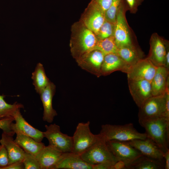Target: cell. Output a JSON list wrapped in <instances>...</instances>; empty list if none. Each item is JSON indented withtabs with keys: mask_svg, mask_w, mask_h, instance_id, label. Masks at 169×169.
<instances>
[{
	"mask_svg": "<svg viewBox=\"0 0 169 169\" xmlns=\"http://www.w3.org/2000/svg\"><path fill=\"white\" fill-rule=\"evenodd\" d=\"M139 108L138 121L148 120L163 117L169 119V94L152 96Z\"/></svg>",
	"mask_w": 169,
	"mask_h": 169,
	"instance_id": "obj_1",
	"label": "cell"
},
{
	"mask_svg": "<svg viewBox=\"0 0 169 169\" xmlns=\"http://www.w3.org/2000/svg\"><path fill=\"white\" fill-rule=\"evenodd\" d=\"M139 122L145 129L147 137L153 141L165 152L169 150V121L165 117Z\"/></svg>",
	"mask_w": 169,
	"mask_h": 169,
	"instance_id": "obj_2",
	"label": "cell"
},
{
	"mask_svg": "<svg viewBox=\"0 0 169 169\" xmlns=\"http://www.w3.org/2000/svg\"><path fill=\"white\" fill-rule=\"evenodd\" d=\"M100 134L106 141H128L137 139H144L147 137L145 132H138L132 123L124 125H103Z\"/></svg>",
	"mask_w": 169,
	"mask_h": 169,
	"instance_id": "obj_3",
	"label": "cell"
},
{
	"mask_svg": "<svg viewBox=\"0 0 169 169\" xmlns=\"http://www.w3.org/2000/svg\"><path fill=\"white\" fill-rule=\"evenodd\" d=\"M80 155L84 161L92 166L103 163L114 165L117 162L106 141L100 133L96 141Z\"/></svg>",
	"mask_w": 169,
	"mask_h": 169,
	"instance_id": "obj_4",
	"label": "cell"
},
{
	"mask_svg": "<svg viewBox=\"0 0 169 169\" xmlns=\"http://www.w3.org/2000/svg\"><path fill=\"white\" fill-rule=\"evenodd\" d=\"M127 10L125 2L118 12L115 24L114 36L117 48L137 45L133 39L132 33L126 19L125 13Z\"/></svg>",
	"mask_w": 169,
	"mask_h": 169,
	"instance_id": "obj_5",
	"label": "cell"
},
{
	"mask_svg": "<svg viewBox=\"0 0 169 169\" xmlns=\"http://www.w3.org/2000/svg\"><path fill=\"white\" fill-rule=\"evenodd\" d=\"M90 122L79 123L72 137V152L80 155L88 149L96 141L98 134H94L90 128Z\"/></svg>",
	"mask_w": 169,
	"mask_h": 169,
	"instance_id": "obj_6",
	"label": "cell"
},
{
	"mask_svg": "<svg viewBox=\"0 0 169 169\" xmlns=\"http://www.w3.org/2000/svg\"><path fill=\"white\" fill-rule=\"evenodd\" d=\"M46 131L43 132L44 137L49 142V145L63 153L72 152V137L62 133L60 127L56 124L45 125Z\"/></svg>",
	"mask_w": 169,
	"mask_h": 169,
	"instance_id": "obj_7",
	"label": "cell"
},
{
	"mask_svg": "<svg viewBox=\"0 0 169 169\" xmlns=\"http://www.w3.org/2000/svg\"><path fill=\"white\" fill-rule=\"evenodd\" d=\"M107 144L117 161L123 163L125 166L142 155L127 141L115 140L106 141Z\"/></svg>",
	"mask_w": 169,
	"mask_h": 169,
	"instance_id": "obj_8",
	"label": "cell"
},
{
	"mask_svg": "<svg viewBox=\"0 0 169 169\" xmlns=\"http://www.w3.org/2000/svg\"><path fill=\"white\" fill-rule=\"evenodd\" d=\"M78 36L71 47L72 54L76 60L94 49L98 41L95 34L85 27L81 30Z\"/></svg>",
	"mask_w": 169,
	"mask_h": 169,
	"instance_id": "obj_9",
	"label": "cell"
},
{
	"mask_svg": "<svg viewBox=\"0 0 169 169\" xmlns=\"http://www.w3.org/2000/svg\"><path fill=\"white\" fill-rule=\"evenodd\" d=\"M167 41L156 33L151 36L150 50L146 58L157 67L164 66Z\"/></svg>",
	"mask_w": 169,
	"mask_h": 169,
	"instance_id": "obj_10",
	"label": "cell"
},
{
	"mask_svg": "<svg viewBox=\"0 0 169 169\" xmlns=\"http://www.w3.org/2000/svg\"><path fill=\"white\" fill-rule=\"evenodd\" d=\"M127 79L130 93L139 108L146 100L152 96L151 82L146 80Z\"/></svg>",
	"mask_w": 169,
	"mask_h": 169,
	"instance_id": "obj_11",
	"label": "cell"
},
{
	"mask_svg": "<svg viewBox=\"0 0 169 169\" xmlns=\"http://www.w3.org/2000/svg\"><path fill=\"white\" fill-rule=\"evenodd\" d=\"M105 13L98 5L92 1L85 12L83 18L85 27L93 32L96 36L105 21Z\"/></svg>",
	"mask_w": 169,
	"mask_h": 169,
	"instance_id": "obj_12",
	"label": "cell"
},
{
	"mask_svg": "<svg viewBox=\"0 0 169 169\" xmlns=\"http://www.w3.org/2000/svg\"><path fill=\"white\" fill-rule=\"evenodd\" d=\"M157 67L146 58L142 59L131 66L127 73V79L151 81Z\"/></svg>",
	"mask_w": 169,
	"mask_h": 169,
	"instance_id": "obj_13",
	"label": "cell"
},
{
	"mask_svg": "<svg viewBox=\"0 0 169 169\" xmlns=\"http://www.w3.org/2000/svg\"><path fill=\"white\" fill-rule=\"evenodd\" d=\"M105 56L99 50L95 49L76 60L82 69L99 77L101 75V67Z\"/></svg>",
	"mask_w": 169,
	"mask_h": 169,
	"instance_id": "obj_14",
	"label": "cell"
},
{
	"mask_svg": "<svg viewBox=\"0 0 169 169\" xmlns=\"http://www.w3.org/2000/svg\"><path fill=\"white\" fill-rule=\"evenodd\" d=\"M127 142L143 156L155 159L164 160L165 152L157 144L148 138L144 139H135Z\"/></svg>",
	"mask_w": 169,
	"mask_h": 169,
	"instance_id": "obj_15",
	"label": "cell"
},
{
	"mask_svg": "<svg viewBox=\"0 0 169 169\" xmlns=\"http://www.w3.org/2000/svg\"><path fill=\"white\" fill-rule=\"evenodd\" d=\"M55 84L50 81L39 94L44 108L43 119L49 123H52L54 117L57 115L56 111L52 106L53 98L55 93Z\"/></svg>",
	"mask_w": 169,
	"mask_h": 169,
	"instance_id": "obj_16",
	"label": "cell"
},
{
	"mask_svg": "<svg viewBox=\"0 0 169 169\" xmlns=\"http://www.w3.org/2000/svg\"><path fill=\"white\" fill-rule=\"evenodd\" d=\"M92 169V166L87 163L80 155L72 152L63 153L54 169Z\"/></svg>",
	"mask_w": 169,
	"mask_h": 169,
	"instance_id": "obj_17",
	"label": "cell"
},
{
	"mask_svg": "<svg viewBox=\"0 0 169 169\" xmlns=\"http://www.w3.org/2000/svg\"><path fill=\"white\" fill-rule=\"evenodd\" d=\"M15 133L3 132L0 140L1 144L3 145L7 150L8 159V164L20 161H23L25 153L24 150L13 139Z\"/></svg>",
	"mask_w": 169,
	"mask_h": 169,
	"instance_id": "obj_18",
	"label": "cell"
},
{
	"mask_svg": "<svg viewBox=\"0 0 169 169\" xmlns=\"http://www.w3.org/2000/svg\"><path fill=\"white\" fill-rule=\"evenodd\" d=\"M130 67L116 54L105 55L101 69V75H109L116 71L127 73Z\"/></svg>",
	"mask_w": 169,
	"mask_h": 169,
	"instance_id": "obj_19",
	"label": "cell"
},
{
	"mask_svg": "<svg viewBox=\"0 0 169 169\" xmlns=\"http://www.w3.org/2000/svg\"><path fill=\"white\" fill-rule=\"evenodd\" d=\"M151 84L152 96L164 95L169 88V70L163 66L157 67Z\"/></svg>",
	"mask_w": 169,
	"mask_h": 169,
	"instance_id": "obj_20",
	"label": "cell"
},
{
	"mask_svg": "<svg viewBox=\"0 0 169 169\" xmlns=\"http://www.w3.org/2000/svg\"><path fill=\"white\" fill-rule=\"evenodd\" d=\"M63 153L53 147L45 146L36 155L40 169H54Z\"/></svg>",
	"mask_w": 169,
	"mask_h": 169,
	"instance_id": "obj_21",
	"label": "cell"
},
{
	"mask_svg": "<svg viewBox=\"0 0 169 169\" xmlns=\"http://www.w3.org/2000/svg\"><path fill=\"white\" fill-rule=\"evenodd\" d=\"M20 110H18L14 115L13 117L15 123H13L12 126L35 141L41 142L44 137L43 132L29 124L23 118L20 113Z\"/></svg>",
	"mask_w": 169,
	"mask_h": 169,
	"instance_id": "obj_22",
	"label": "cell"
},
{
	"mask_svg": "<svg viewBox=\"0 0 169 169\" xmlns=\"http://www.w3.org/2000/svg\"><path fill=\"white\" fill-rule=\"evenodd\" d=\"M12 129L16 134V137L14 140L15 142L25 151L35 156L45 146L42 142H38L35 141L12 126Z\"/></svg>",
	"mask_w": 169,
	"mask_h": 169,
	"instance_id": "obj_23",
	"label": "cell"
},
{
	"mask_svg": "<svg viewBox=\"0 0 169 169\" xmlns=\"http://www.w3.org/2000/svg\"><path fill=\"white\" fill-rule=\"evenodd\" d=\"M116 53L130 67L143 59L144 56L137 45L118 48Z\"/></svg>",
	"mask_w": 169,
	"mask_h": 169,
	"instance_id": "obj_24",
	"label": "cell"
},
{
	"mask_svg": "<svg viewBox=\"0 0 169 169\" xmlns=\"http://www.w3.org/2000/svg\"><path fill=\"white\" fill-rule=\"evenodd\" d=\"M164 160L155 159L142 155L126 166L128 169H164Z\"/></svg>",
	"mask_w": 169,
	"mask_h": 169,
	"instance_id": "obj_25",
	"label": "cell"
},
{
	"mask_svg": "<svg viewBox=\"0 0 169 169\" xmlns=\"http://www.w3.org/2000/svg\"><path fill=\"white\" fill-rule=\"evenodd\" d=\"M31 79L35 89L38 94L45 88L50 81L46 74L43 65L39 63L37 64L32 73Z\"/></svg>",
	"mask_w": 169,
	"mask_h": 169,
	"instance_id": "obj_26",
	"label": "cell"
},
{
	"mask_svg": "<svg viewBox=\"0 0 169 169\" xmlns=\"http://www.w3.org/2000/svg\"><path fill=\"white\" fill-rule=\"evenodd\" d=\"M4 95H0V119L8 116L13 117L18 110L23 108V105L17 102L13 104H8L4 100Z\"/></svg>",
	"mask_w": 169,
	"mask_h": 169,
	"instance_id": "obj_27",
	"label": "cell"
},
{
	"mask_svg": "<svg viewBox=\"0 0 169 169\" xmlns=\"http://www.w3.org/2000/svg\"><path fill=\"white\" fill-rule=\"evenodd\" d=\"M114 36H111L103 39H98L95 49L102 52L105 55L116 53L117 50Z\"/></svg>",
	"mask_w": 169,
	"mask_h": 169,
	"instance_id": "obj_28",
	"label": "cell"
},
{
	"mask_svg": "<svg viewBox=\"0 0 169 169\" xmlns=\"http://www.w3.org/2000/svg\"><path fill=\"white\" fill-rule=\"evenodd\" d=\"M125 0H113L108 8L105 12V20L115 24L118 12Z\"/></svg>",
	"mask_w": 169,
	"mask_h": 169,
	"instance_id": "obj_29",
	"label": "cell"
},
{
	"mask_svg": "<svg viewBox=\"0 0 169 169\" xmlns=\"http://www.w3.org/2000/svg\"><path fill=\"white\" fill-rule=\"evenodd\" d=\"M115 28V24L105 20L96 35L97 39H101L114 36Z\"/></svg>",
	"mask_w": 169,
	"mask_h": 169,
	"instance_id": "obj_30",
	"label": "cell"
},
{
	"mask_svg": "<svg viewBox=\"0 0 169 169\" xmlns=\"http://www.w3.org/2000/svg\"><path fill=\"white\" fill-rule=\"evenodd\" d=\"M25 169H40L39 164L35 156L25 151L23 160Z\"/></svg>",
	"mask_w": 169,
	"mask_h": 169,
	"instance_id": "obj_31",
	"label": "cell"
},
{
	"mask_svg": "<svg viewBox=\"0 0 169 169\" xmlns=\"http://www.w3.org/2000/svg\"><path fill=\"white\" fill-rule=\"evenodd\" d=\"M14 120L12 116H8L0 119V129L3 132L7 133H14L12 129V125Z\"/></svg>",
	"mask_w": 169,
	"mask_h": 169,
	"instance_id": "obj_32",
	"label": "cell"
},
{
	"mask_svg": "<svg viewBox=\"0 0 169 169\" xmlns=\"http://www.w3.org/2000/svg\"><path fill=\"white\" fill-rule=\"evenodd\" d=\"M129 10L131 13L135 14L138 11V7L144 0H125Z\"/></svg>",
	"mask_w": 169,
	"mask_h": 169,
	"instance_id": "obj_33",
	"label": "cell"
},
{
	"mask_svg": "<svg viewBox=\"0 0 169 169\" xmlns=\"http://www.w3.org/2000/svg\"><path fill=\"white\" fill-rule=\"evenodd\" d=\"M8 164V159L7 152L5 146L0 145V169Z\"/></svg>",
	"mask_w": 169,
	"mask_h": 169,
	"instance_id": "obj_34",
	"label": "cell"
},
{
	"mask_svg": "<svg viewBox=\"0 0 169 169\" xmlns=\"http://www.w3.org/2000/svg\"><path fill=\"white\" fill-rule=\"evenodd\" d=\"M113 0H92L105 12L110 6Z\"/></svg>",
	"mask_w": 169,
	"mask_h": 169,
	"instance_id": "obj_35",
	"label": "cell"
},
{
	"mask_svg": "<svg viewBox=\"0 0 169 169\" xmlns=\"http://www.w3.org/2000/svg\"><path fill=\"white\" fill-rule=\"evenodd\" d=\"M24 165L23 161H17L8 164L1 169H23Z\"/></svg>",
	"mask_w": 169,
	"mask_h": 169,
	"instance_id": "obj_36",
	"label": "cell"
},
{
	"mask_svg": "<svg viewBox=\"0 0 169 169\" xmlns=\"http://www.w3.org/2000/svg\"><path fill=\"white\" fill-rule=\"evenodd\" d=\"M114 165L108 163H100L92 166V169H114Z\"/></svg>",
	"mask_w": 169,
	"mask_h": 169,
	"instance_id": "obj_37",
	"label": "cell"
},
{
	"mask_svg": "<svg viewBox=\"0 0 169 169\" xmlns=\"http://www.w3.org/2000/svg\"><path fill=\"white\" fill-rule=\"evenodd\" d=\"M164 66L169 70V43L168 41L166 44V52Z\"/></svg>",
	"mask_w": 169,
	"mask_h": 169,
	"instance_id": "obj_38",
	"label": "cell"
},
{
	"mask_svg": "<svg viewBox=\"0 0 169 169\" xmlns=\"http://www.w3.org/2000/svg\"><path fill=\"white\" fill-rule=\"evenodd\" d=\"M164 169H169V149L166 151L164 155Z\"/></svg>",
	"mask_w": 169,
	"mask_h": 169,
	"instance_id": "obj_39",
	"label": "cell"
},
{
	"mask_svg": "<svg viewBox=\"0 0 169 169\" xmlns=\"http://www.w3.org/2000/svg\"></svg>",
	"mask_w": 169,
	"mask_h": 169,
	"instance_id": "obj_40",
	"label": "cell"
}]
</instances>
